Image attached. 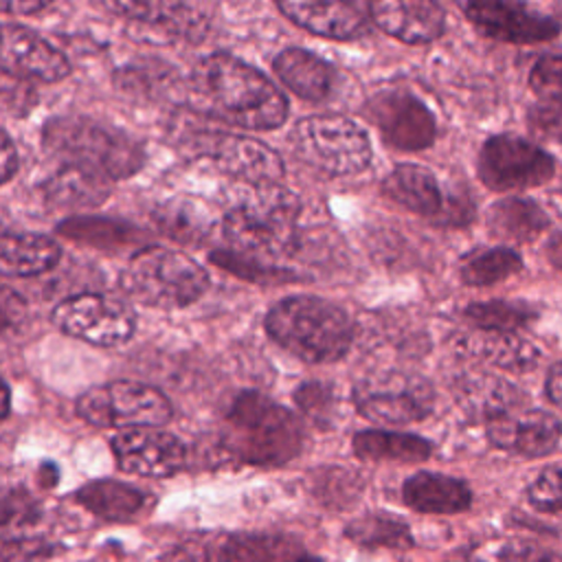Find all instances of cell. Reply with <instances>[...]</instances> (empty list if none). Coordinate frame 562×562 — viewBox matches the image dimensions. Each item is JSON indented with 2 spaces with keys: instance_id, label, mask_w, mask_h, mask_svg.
Instances as JSON below:
<instances>
[{
  "instance_id": "1",
  "label": "cell",
  "mask_w": 562,
  "mask_h": 562,
  "mask_svg": "<svg viewBox=\"0 0 562 562\" xmlns=\"http://www.w3.org/2000/svg\"><path fill=\"white\" fill-rule=\"evenodd\" d=\"M189 99L195 110L246 130H274L288 119L283 92L255 66L215 53L189 72Z\"/></svg>"
},
{
  "instance_id": "2",
  "label": "cell",
  "mask_w": 562,
  "mask_h": 562,
  "mask_svg": "<svg viewBox=\"0 0 562 562\" xmlns=\"http://www.w3.org/2000/svg\"><path fill=\"white\" fill-rule=\"evenodd\" d=\"M42 143L59 165L79 167L108 182L130 178L143 167L145 158L140 143L127 132L77 114L48 119Z\"/></svg>"
},
{
  "instance_id": "3",
  "label": "cell",
  "mask_w": 562,
  "mask_h": 562,
  "mask_svg": "<svg viewBox=\"0 0 562 562\" xmlns=\"http://www.w3.org/2000/svg\"><path fill=\"white\" fill-rule=\"evenodd\" d=\"M226 450L259 468L292 461L303 448V428L296 415L259 391L239 393L224 419Z\"/></svg>"
},
{
  "instance_id": "4",
  "label": "cell",
  "mask_w": 562,
  "mask_h": 562,
  "mask_svg": "<svg viewBox=\"0 0 562 562\" xmlns=\"http://www.w3.org/2000/svg\"><path fill=\"white\" fill-rule=\"evenodd\" d=\"M299 198L281 187H250L222 220V235L231 250L270 263L288 257L296 244Z\"/></svg>"
},
{
  "instance_id": "5",
  "label": "cell",
  "mask_w": 562,
  "mask_h": 562,
  "mask_svg": "<svg viewBox=\"0 0 562 562\" xmlns=\"http://www.w3.org/2000/svg\"><path fill=\"white\" fill-rule=\"evenodd\" d=\"M266 331L292 356L305 362L340 360L353 340L351 318L323 296H288L266 314Z\"/></svg>"
},
{
  "instance_id": "6",
  "label": "cell",
  "mask_w": 562,
  "mask_h": 562,
  "mask_svg": "<svg viewBox=\"0 0 562 562\" xmlns=\"http://www.w3.org/2000/svg\"><path fill=\"white\" fill-rule=\"evenodd\" d=\"M121 288L147 307L178 310L198 301L206 288V270L187 252L165 246L136 250L119 277Z\"/></svg>"
},
{
  "instance_id": "7",
  "label": "cell",
  "mask_w": 562,
  "mask_h": 562,
  "mask_svg": "<svg viewBox=\"0 0 562 562\" xmlns=\"http://www.w3.org/2000/svg\"><path fill=\"white\" fill-rule=\"evenodd\" d=\"M290 138L303 162L329 176H351L371 162L367 132L340 114L305 116L294 125Z\"/></svg>"
},
{
  "instance_id": "8",
  "label": "cell",
  "mask_w": 562,
  "mask_h": 562,
  "mask_svg": "<svg viewBox=\"0 0 562 562\" xmlns=\"http://www.w3.org/2000/svg\"><path fill=\"white\" fill-rule=\"evenodd\" d=\"M171 413V402L160 389L132 380L92 386L77 400V415L101 428H158Z\"/></svg>"
},
{
  "instance_id": "9",
  "label": "cell",
  "mask_w": 562,
  "mask_h": 562,
  "mask_svg": "<svg viewBox=\"0 0 562 562\" xmlns=\"http://www.w3.org/2000/svg\"><path fill=\"white\" fill-rule=\"evenodd\" d=\"M358 413L378 424H413L432 413V384L413 371L382 369L362 375L353 386Z\"/></svg>"
},
{
  "instance_id": "10",
  "label": "cell",
  "mask_w": 562,
  "mask_h": 562,
  "mask_svg": "<svg viewBox=\"0 0 562 562\" xmlns=\"http://www.w3.org/2000/svg\"><path fill=\"white\" fill-rule=\"evenodd\" d=\"M476 167L485 187L516 191L551 180L555 162L540 145L514 134H498L485 140Z\"/></svg>"
},
{
  "instance_id": "11",
  "label": "cell",
  "mask_w": 562,
  "mask_h": 562,
  "mask_svg": "<svg viewBox=\"0 0 562 562\" xmlns=\"http://www.w3.org/2000/svg\"><path fill=\"white\" fill-rule=\"evenodd\" d=\"M53 323L68 336L97 347H116L132 338L136 318L127 303L83 292L64 299L53 310Z\"/></svg>"
},
{
  "instance_id": "12",
  "label": "cell",
  "mask_w": 562,
  "mask_h": 562,
  "mask_svg": "<svg viewBox=\"0 0 562 562\" xmlns=\"http://www.w3.org/2000/svg\"><path fill=\"white\" fill-rule=\"evenodd\" d=\"M364 116L378 127L384 143L402 151L424 149L437 134L432 112L402 88L375 92L364 105Z\"/></svg>"
},
{
  "instance_id": "13",
  "label": "cell",
  "mask_w": 562,
  "mask_h": 562,
  "mask_svg": "<svg viewBox=\"0 0 562 562\" xmlns=\"http://www.w3.org/2000/svg\"><path fill=\"white\" fill-rule=\"evenodd\" d=\"M193 145L224 173L248 187L279 184L285 171L281 156L270 145L250 136L204 132L193 136Z\"/></svg>"
},
{
  "instance_id": "14",
  "label": "cell",
  "mask_w": 562,
  "mask_h": 562,
  "mask_svg": "<svg viewBox=\"0 0 562 562\" xmlns=\"http://www.w3.org/2000/svg\"><path fill=\"white\" fill-rule=\"evenodd\" d=\"M384 193L404 209L441 224H461L470 217V204L448 193L437 176L422 165H397L382 182Z\"/></svg>"
},
{
  "instance_id": "15",
  "label": "cell",
  "mask_w": 562,
  "mask_h": 562,
  "mask_svg": "<svg viewBox=\"0 0 562 562\" xmlns=\"http://www.w3.org/2000/svg\"><path fill=\"white\" fill-rule=\"evenodd\" d=\"M116 468L138 476H171L187 463L184 443L158 428L121 430L110 441Z\"/></svg>"
},
{
  "instance_id": "16",
  "label": "cell",
  "mask_w": 562,
  "mask_h": 562,
  "mask_svg": "<svg viewBox=\"0 0 562 562\" xmlns=\"http://www.w3.org/2000/svg\"><path fill=\"white\" fill-rule=\"evenodd\" d=\"M468 20L487 37L514 42V44H533L555 37L560 31L558 22L549 15L527 9L518 2H465L461 4Z\"/></svg>"
},
{
  "instance_id": "17",
  "label": "cell",
  "mask_w": 562,
  "mask_h": 562,
  "mask_svg": "<svg viewBox=\"0 0 562 562\" xmlns=\"http://www.w3.org/2000/svg\"><path fill=\"white\" fill-rule=\"evenodd\" d=\"M2 72L20 79L37 81H59L68 77V59L48 44L42 35L22 24H2Z\"/></svg>"
},
{
  "instance_id": "18",
  "label": "cell",
  "mask_w": 562,
  "mask_h": 562,
  "mask_svg": "<svg viewBox=\"0 0 562 562\" xmlns=\"http://www.w3.org/2000/svg\"><path fill=\"white\" fill-rule=\"evenodd\" d=\"M490 441L507 452L522 457H542L551 452L560 437L562 424L547 411L514 408L485 424Z\"/></svg>"
},
{
  "instance_id": "19",
  "label": "cell",
  "mask_w": 562,
  "mask_h": 562,
  "mask_svg": "<svg viewBox=\"0 0 562 562\" xmlns=\"http://www.w3.org/2000/svg\"><path fill=\"white\" fill-rule=\"evenodd\" d=\"M371 20L406 44L437 40L446 26L443 7L430 0H378L369 4Z\"/></svg>"
},
{
  "instance_id": "20",
  "label": "cell",
  "mask_w": 562,
  "mask_h": 562,
  "mask_svg": "<svg viewBox=\"0 0 562 562\" xmlns=\"http://www.w3.org/2000/svg\"><path fill=\"white\" fill-rule=\"evenodd\" d=\"M279 11L305 31L331 40L358 37L369 22V4L364 2H310L285 0L277 4Z\"/></svg>"
},
{
  "instance_id": "21",
  "label": "cell",
  "mask_w": 562,
  "mask_h": 562,
  "mask_svg": "<svg viewBox=\"0 0 562 562\" xmlns=\"http://www.w3.org/2000/svg\"><path fill=\"white\" fill-rule=\"evenodd\" d=\"M457 347L485 364L509 369V371H527L540 360V351L527 338L516 331H494V329H472L459 336Z\"/></svg>"
},
{
  "instance_id": "22",
  "label": "cell",
  "mask_w": 562,
  "mask_h": 562,
  "mask_svg": "<svg viewBox=\"0 0 562 562\" xmlns=\"http://www.w3.org/2000/svg\"><path fill=\"white\" fill-rule=\"evenodd\" d=\"M402 501L419 514H461L472 505V492L461 479L422 470L402 483Z\"/></svg>"
},
{
  "instance_id": "23",
  "label": "cell",
  "mask_w": 562,
  "mask_h": 562,
  "mask_svg": "<svg viewBox=\"0 0 562 562\" xmlns=\"http://www.w3.org/2000/svg\"><path fill=\"white\" fill-rule=\"evenodd\" d=\"M105 7L169 37H195L206 26V15L202 9L189 2H108Z\"/></svg>"
},
{
  "instance_id": "24",
  "label": "cell",
  "mask_w": 562,
  "mask_h": 562,
  "mask_svg": "<svg viewBox=\"0 0 562 562\" xmlns=\"http://www.w3.org/2000/svg\"><path fill=\"white\" fill-rule=\"evenodd\" d=\"M72 498L97 518L112 522L134 520L147 509L149 503V496L140 487L116 479L88 481L75 490Z\"/></svg>"
},
{
  "instance_id": "25",
  "label": "cell",
  "mask_w": 562,
  "mask_h": 562,
  "mask_svg": "<svg viewBox=\"0 0 562 562\" xmlns=\"http://www.w3.org/2000/svg\"><path fill=\"white\" fill-rule=\"evenodd\" d=\"M274 75L285 88L307 101H323L331 94L336 72L323 57L305 48H285L272 61Z\"/></svg>"
},
{
  "instance_id": "26",
  "label": "cell",
  "mask_w": 562,
  "mask_h": 562,
  "mask_svg": "<svg viewBox=\"0 0 562 562\" xmlns=\"http://www.w3.org/2000/svg\"><path fill=\"white\" fill-rule=\"evenodd\" d=\"M61 257L55 239L40 233H2L0 266L7 277H33L50 270Z\"/></svg>"
},
{
  "instance_id": "27",
  "label": "cell",
  "mask_w": 562,
  "mask_h": 562,
  "mask_svg": "<svg viewBox=\"0 0 562 562\" xmlns=\"http://www.w3.org/2000/svg\"><path fill=\"white\" fill-rule=\"evenodd\" d=\"M44 198L48 204L59 209H92L99 206L110 195V182L83 171L79 167L59 165L57 171H53L44 184H42Z\"/></svg>"
},
{
  "instance_id": "28",
  "label": "cell",
  "mask_w": 562,
  "mask_h": 562,
  "mask_svg": "<svg viewBox=\"0 0 562 562\" xmlns=\"http://www.w3.org/2000/svg\"><path fill=\"white\" fill-rule=\"evenodd\" d=\"M457 397L461 408L474 417L483 419L485 424L503 413H509L518 406L520 393L514 389V384L490 375V373H479V375H468L459 382Z\"/></svg>"
},
{
  "instance_id": "29",
  "label": "cell",
  "mask_w": 562,
  "mask_h": 562,
  "mask_svg": "<svg viewBox=\"0 0 562 562\" xmlns=\"http://www.w3.org/2000/svg\"><path fill=\"white\" fill-rule=\"evenodd\" d=\"M305 553L301 542L285 533L244 531L231 533L217 553V562H290Z\"/></svg>"
},
{
  "instance_id": "30",
  "label": "cell",
  "mask_w": 562,
  "mask_h": 562,
  "mask_svg": "<svg viewBox=\"0 0 562 562\" xmlns=\"http://www.w3.org/2000/svg\"><path fill=\"white\" fill-rule=\"evenodd\" d=\"M353 452L364 461L419 463L432 454V443L419 435L395 430H360L353 435Z\"/></svg>"
},
{
  "instance_id": "31",
  "label": "cell",
  "mask_w": 562,
  "mask_h": 562,
  "mask_svg": "<svg viewBox=\"0 0 562 562\" xmlns=\"http://www.w3.org/2000/svg\"><path fill=\"white\" fill-rule=\"evenodd\" d=\"M160 233L180 244H202L213 233L211 213L189 198H171L151 211Z\"/></svg>"
},
{
  "instance_id": "32",
  "label": "cell",
  "mask_w": 562,
  "mask_h": 562,
  "mask_svg": "<svg viewBox=\"0 0 562 562\" xmlns=\"http://www.w3.org/2000/svg\"><path fill=\"white\" fill-rule=\"evenodd\" d=\"M487 226L492 235L522 244L538 237L549 226V217L531 200L505 198L490 206Z\"/></svg>"
},
{
  "instance_id": "33",
  "label": "cell",
  "mask_w": 562,
  "mask_h": 562,
  "mask_svg": "<svg viewBox=\"0 0 562 562\" xmlns=\"http://www.w3.org/2000/svg\"><path fill=\"white\" fill-rule=\"evenodd\" d=\"M345 538L362 549H393L406 551L413 549V531L406 520L389 512H367L342 529Z\"/></svg>"
},
{
  "instance_id": "34",
  "label": "cell",
  "mask_w": 562,
  "mask_h": 562,
  "mask_svg": "<svg viewBox=\"0 0 562 562\" xmlns=\"http://www.w3.org/2000/svg\"><path fill=\"white\" fill-rule=\"evenodd\" d=\"M522 268L520 255L509 246H494L476 250L461 263V279L465 285H492Z\"/></svg>"
},
{
  "instance_id": "35",
  "label": "cell",
  "mask_w": 562,
  "mask_h": 562,
  "mask_svg": "<svg viewBox=\"0 0 562 562\" xmlns=\"http://www.w3.org/2000/svg\"><path fill=\"white\" fill-rule=\"evenodd\" d=\"M465 318L476 329H494V331H516L536 318V310L525 301L494 299L485 303H472L465 307Z\"/></svg>"
},
{
  "instance_id": "36",
  "label": "cell",
  "mask_w": 562,
  "mask_h": 562,
  "mask_svg": "<svg viewBox=\"0 0 562 562\" xmlns=\"http://www.w3.org/2000/svg\"><path fill=\"white\" fill-rule=\"evenodd\" d=\"M59 233L92 246H121L132 237V226L103 217H72L59 224Z\"/></svg>"
},
{
  "instance_id": "37",
  "label": "cell",
  "mask_w": 562,
  "mask_h": 562,
  "mask_svg": "<svg viewBox=\"0 0 562 562\" xmlns=\"http://www.w3.org/2000/svg\"><path fill=\"white\" fill-rule=\"evenodd\" d=\"M294 402L301 408V413L305 417H310L314 424H329L334 422V413H336V393L334 386L327 382H303L296 391H294Z\"/></svg>"
},
{
  "instance_id": "38",
  "label": "cell",
  "mask_w": 562,
  "mask_h": 562,
  "mask_svg": "<svg viewBox=\"0 0 562 562\" xmlns=\"http://www.w3.org/2000/svg\"><path fill=\"white\" fill-rule=\"evenodd\" d=\"M211 259H213L220 268H224V270H228V272H233V274H237V277H244V279H248V281H270V279L288 281V279L294 277L292 272H285V270L274 268L272 263H263V261H259V259L239 255V252H235V250H231V248H226V250H213V252H211Z\"/></svg>"
},
{
  "instance_id": "39",
  "label": "cell",
  "mask_w": 562,
  "mask_h": 562,
  "mask_svg": "<svg viewBox=\"0 0 562 562\" xmlns=\"http://www.w3.org/2000/svg\"><path fill=\"white\" fill-rule=\"evenodd\" d=\"M529 503L549 514H562V465L542 470L529 485Z\"/></svg>"
},
{
  "instance_id": "40",
  "label": "cell",
  "mask_w": 562,
  "mask_h": 562,
  "mask_svg": "<svg viewBox=\"0 0 562 562\" xmlns=\"http://www.w3.org/2000/svg\"><path fill=\"white\" fill-rule=\"evenodd\" d=\"M527 121L538 136L562 145V94L544 97L542 101L531 105Z\"/></svg>"
},
{
  "instance_id": "41",
  "label": "cell",
  "mask_w": 562,
  "mask_h": 562,
  "mask_svg": "<svg viewBox=\"0 0 562 562\" xmlns=\"http://www.w3.org/2000/svg\"><path fill=\"white\" fill-rule=\"evenodd\" d=\"M40 516V507L35 498L26 490H9L2 498V527L9 529L11 525H26L35 522Z\"/></svg>"
},
{
  "instance_id": "42",
  "label": "cell",
  "mask_w": 562,
  "mask_h": 562,
  "mask_svg": "<svg viewBox=\"0 0 562 562\" xmlns=\"http://www.w3.org/2000/svg\"><path fill=\"white\" fill-rule=\"evenodd\" d=\"M529 83L544 97L562 94V55H542L531 68Z\"/></svg>"
},
{
  "instance_id": "43",
  "label": "cell",
  "mask_w": 562,
  "mask_h": 562,
  "mask_svg": "<svg viewBox=\"0 0 562 562\" xmlns=\"http://www.w3.org/2000/svg\"><path fill=\"white\" fill-rule=\"evenodd\" d=\"M35 101V94L26 79L2 72V105L11 114H22Z\"/></svg>"
},
{
  "instance_id": "44",
  "label": "cell",
  "mask_w": 562,
  "mask_h": 562,
  "mask_svg": "<svg viewBox=\"0 0 562 562\" xmlns=\"http://www.w3.org/2000/svg\"><path fill=\"white\" fill-rule=\"evenodd\" d=\"M498 562H562V555L542 544L509 542L501 549Z\"/></svg>"
},
{
  "instance_id": "45",
  "label": "cell",
  "mask_w": 562,
  "mask_h": 562,
  "mask_svg": "<svg viewBox=\"0 0 562 562\" xmlns=\"http://www.w3.org/2000/svg\"><path fill=\"white\" fill-rule=\"evenodd\" d=\"M50 2L46 0H2L0 9L4 13H18V15H31V13H40L44 9H48Z\"/></svg>"
},
{
  "instance_id": "46",
  "label": "cell",
  "mask_w": 562,
  "mask_h": 562,
  "mask_svg": "<svg viewBox=\"0 0 562 562\" xmlns=\"http://www.w3.org/2000/svg\"><path fill=\"white\" fill-rule=\"evenodd\" d=\"M18 169V151L13 147L11 136L4 132L2 134V165H0V173H2V182H9L13 178Z\"/></svg>"
},
{
  "instance_id": "47",
  "label": "cell",
  "mask_w": 562,
  "mask_h": 562,
  "mask_svg": "<svg viewBox=\"0 0 562 562\" xmlns=\"http://www.w3.org/2000/svg\"><path fill=\"white\" fill-rule=\"evenodd\" d=\"M547 395L555 406L562 408V362L553 364L547 375Z\"/></svg>"
},
{
  "instance_id": "48",
  "label": "cell",
  "mask_w": 562,
  "mask_h": 562,
  "mask_svg": "<svg viewBox=\"0 0 562 562\" xmlns=\"http://www.w3.org/2000/svg\"><path fill=\"white\" fill-rule=\"evenodd\" d=\"M544 255L553 266L562 268V228L551 235V239L544 246Z\"/></svg>"
},
{
  "instance_id": "49",
  "label": "cell",
  "mask_w": 562,
  "mask_h": 562,
  "mask_svg": "<svg viewBox=\"0 0 562 562\" xmlns=\"http://www.w3.org/2000/svg\"><path fill=\"white\" fill-rule=\"evenodd\" d=\"M57 479H59L57 465H55V463H50V461L42 463V468H40V481H42V485L50 487V485H55V483H57Z\"/></svg>"
},
{
  "instance_id": "50",
  "label": "cell",
  "mask_w": 562,
  "mask_h": 562,
  "mask_svg": "<svg viewBox=\"0 0 562 562\" xmlns=\"http://www.w3.org/2000/svg\"><path fill=\"white\" fill-rule=\"evenodd\" d=\"M290 562H323V560H321V558H316V555H310V553H301V555L292 558Z\"/></svg>"
},
{
  "instance_id": "51",
  "label": "cell",
  "mask_w": 562,
  "mask_h": 562,
  "mask_svg": "<svg viewBox=\"0 0 562 562\" xmlns=\"http://www.w3.org/2000/svg\"><path fill=\"white\" fill-rule=\"evenodd\" d=\"M11 389H9V384H4V417L9 415V408H11Z\"/></svg>"
}]
</instances>
